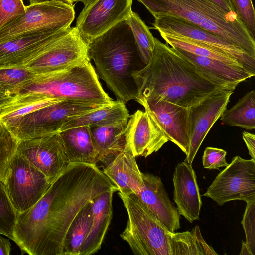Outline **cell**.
Instances as JSON below:
<instances>
[{"instance_id":"cell-1","label":"cell","mask_w":255,"mask_h":255,"mask_svg":"<svg viewBox=\"0 0 255 255\" xmlns=\"http://www.w3.org/2000/svg\"><path fill=\"white\" fill-rule=\"evenodd\" d=\"M113 189H117L96 164L70 163L35 204L17 213L13 241L22 254L63 255L66 234L78 213Z\"/></svg>"},{"instance_id":"cell-9","label":"cell","mask_w":255,"mask_h":255,"mask_svg":"<svg viewBox=\"0 0 255 255\" xmlns=\"http://www.w3.org/2000/svg\"><path fill=\"white\" fill-rule=\"evenodd\" d=\"M203 196L211 198L220 206L230 201L247 203L255 199V160L239 156L233 157Z\"/></svg>"},{"instance_id":"cell-30","label":"cell","mask_w":255,"mask_h":255,"mask_svg":"<svg viewBox=\"0 0 255 255\" xmlns=\"http://www.w3.org/2000/svg\"><path fill=\"white\" fill-rule=\"evenodd\" d=\"M126 21L131 29L141 59L146 65L153 56L155 38L139 15L132 10Z\"/></svg>"},{"instance_id":"cell-13","label":"cell","mask_w":255,"mask_h":255,"mask_svg":"<svg viewBox=\"0 0 255 255\" xmlns=\"http://www.w3.org/2000/svg\"><path fill=\"white\" fill-rule=\"evenodd\" d=\"M133 0H95L84 7L75 28L88 44L129 16Z\"/></svg>"},{"instance_id":"cell-39","label":"cell","mask_w":255,"mask_h":255,"mask_svg":"<svg viewBox=\"0 0 255 255\" xmlns=\"http://www.w3.org/2000/svg\"><path fill=\"white\" fill-rule=\"evenodd\" d=\"M242 138L249 151L251 159L255 160V136L247 131L242 133Z\"/></svg>"},{"instance_id":"cell-5","label":"cell","mask_w":255,"mask_h":255,"mask_svg":"<svg viewBox=\"0 0 255 255\" xmlns=\"http://www.w3.org/2000/svg\"><path fill=\"white\" fill-rule=\"evenodd\" d=\"M90 60L87 59L61 70L38 74L19 86L12 95H33L110 105L113 100L102 88Z\"/></svg>"},{"instance_id":"cell-44","label":"cell","mask_w":255,"mask_h":255,"mask_svg":"<svg viewBox=\"0 0 255 255\" xmlns=\"http://www.w3.org/2000/svg\"><path fill=\"white\" fill-rule=\"evenodd\" d=\"M29 1V4H32L34 3L39 2L41 1H44L46 0H28ZM61 0L63 1H64L65 2H67L68 3H69L70 4H73V3L71 0Z\"/></svg>"},{"instance_id":"cell-26","label":"cell","mask_w":255,"mask_h":255,"mask_svg":"<svg viewBox=\"0 0 255 255\" xmlns=\"http://www.w3.org/2000/svg\"><path fill=\"white\" fill-rule=\"evenodd\" d=\"M129 117V112L125 103L118 100H113L109 105L70 120L63 125L60 132L80 126L91 127L111 124L128 120Z\"/></svg>"},{"instance_id":"cell-20","label":"cell","mask_w":255,"mask_h":255,"mask_svg":"<svg viewBox=\"0 0 255 255\" xmlns=\"http://www.w3.org/2000/svg\"><path fill=\"white\" fill-rule=\"evenodd\" d=\"M65 30L39 32L0 43V67L25 65Z\"/></svg>"},{"instance_id":"cell-4","label":"cell","mask_w":255,"mask_h":255,"mask_svg":"<svg viewBox=\"0 0 255 255\" xmlns=\"http://www.w3.org/2000/svg\"><path fill=\"white\" fill-rule=\"evenodd\" d=\"M154 17L166 15L183 19L241 49L255 58V41L236 13L227 12L210 0H137Z\"/></svg>"},{"instance_id":"cell-17","label":"cell","mask_w":255,"mask_h":255,"mask_svg":"<svg viewBox=\"0 0 255 255\" xmlns=\"http://www.w3.org/2000/svg\"><path fill=\"white\" fill-rule=\"evenodd\" d=\"M234 90H227L215 93L189 108L190 146L185 161L192 165L204 138L214 123L227 109Z\"/></svg>"},{"instance_id":"cell-42","label":"cell","mask_w":255,"mask_h":255,"mask_svg":"<svg viewBox=\"0 0 255 255\" xmlns=\"http://www.w3.org/2000/svg\"><path fill=\"white\" fill-rule=\"evenodd\" d=\"M0 255H9L11 252V244L8 239L0 235Z\"/></svg>"},{"instance_id":"cell-38","label":"cell","mask_w":255,"mask_h":255,"mask_svg":"<svg viewBox=\"0 0 255 255\" xmlns=\"http://www.w3.org/2000/svg\"><path fill=\"white\" fill-rule=\"evenodd\" d=\"M226 151L223 149L211 147H206L202 156L203 167L211 170L227 166L229 164L226 160Z\"/></svg>"},{"instance_id":"cell-12","label":"cell","mask_w":255,"mask_h":255,"mask_svg":"<svg viewBox=\"0 0 255 255\" xmlns=\"http://www.w3.org/2000/svg\"><path fill=\"white\" fill-rule=\"evenodd\" d=\"M152 25L159 33L182 36L225 53L247 69L255 73V58L241 49L196 25L166 15L154 17Z\"/></svg>"},{"instance_id":"cell-29","label":"cell","mask_w":255,"mask_h":255,"mask_svg":"<svg viewBox=\"0 0 255 255\" xmlns=\"http://www.w3.org/2000/svg\"><path fill=\"white\" fill-rule=\"evenodd\" d=\"M159 34L166 43L174 48L181 49L197 56L209 58L227 64L241 65L228 55L194 40L165 33L160 32Z\"/></svg>"},{"instance_id":"cell-22","label":"cell","mask_w":255,"mask_h":255,"mask_svg":"<svg viewBox=\"0 0 255 255\" xmlns=\"http://www.w3.org/2000/svg\"><path fill=\"white\" fill-rule=\"evenodd\" d=\"M117 189L108 190L92 201V223L80 255H90L100 248L112 217V199Z\"/></svg>"},{"instance_id":"cell-32","label":"cell","mask_w":255,"mask_h":255,"mask_svg":"<svg viewBox=\"0 0 255 255\" xmlns=\"http://www.w3.org/2000/svg\"><path fill=\"white\" fill-rule=\"evenodd\" d=\"M20 140L0 122V181L4 182Z\"/></svg>"},{"instance_id":"cell-34","label":"cell","mask_w":255,"mask_h":255,"mask_svg":"<svg viewBox=\"0 0 255 255\" xmlns=\"http://www.w3.org/2000/svg\"><path fill=\"white\" fill-rule=\"evenodd\" d=\"M17 217L4 184L0 181V234L13 240V231Z\"/></svg>"},{"instance_id":"cell-14","label":"cell","mask_w":255,"mask_h":255,"mask_svg":"<svg viewBox=\"0 0 255 255\" xmlns=\"http://www.w3.org/2000/svg\"><path fill=\"white\" fill-rule=\"evenodd\" d=\"M124 151L145 158L158 151L169 140L154 115L138 110L130 115L123 131Z\"/></svg>"},{"instance_id":"cell-33","label":"cell","mask_w":255,"mask_h":255,"mask_svg":"<svg viewBox=\"0 0 255 255\" xmlns=\"http://www.w3.org/2000/svg\"><path fill=\"white\" fill-rule=\"evenodd\" d=\"M38 75L25 66L0 67V85L12 95L19 86Z\"/></svg>"},{"instance_id":"cell-23","label":"cell","mask_w":255,"mask_h":255,"mask_svg":"<svg viewBox=\"0 0 255 255\" xmlns=\"http://www.w3.org/2000/svg\"><path fill=\"white\" fill-rule=\"evenodd\" d=\"M103 172L121 193L136 194L143 185L135 157L125 151L118 154Z\"/></svg>"},{"instance_id":"cell-45","label":"cell","mask_w":255,"mask_h":255,"mask_svg":"<svg viewBox=\"0 0 255 255\" xmlns=\"http://www.w3.org/2000/svg\"><path fill=\"white\" fill-rule=\"evenodd\" d=\"M73 3L75 2H81L84 4V6L88 5L95 0H71Z\"/></svg>"},{"instance_id":"cell-15","label":"cell","mask_w":255,"mask_h":255,"mask_svg":"<svg viewBox=\"0 0 255 255\" xmlns=\"http://www.w3.org/2000/svg\"><path fill=\"white\" fill-rule=\"evenodd\" d=\"M16 153L40 170L52 183L70 164L59 133L21 140Z\"/></svg>"},{"instance_id":"cell-3","label":"cell","mask_w":255,"mask_h":255,"mask_svg":"<svg viewBox=\"0 0 255 255\" xmlns=\"http://www.w3.org/2000/svg\"><path fill=\"white\" fill-rule=\"evenodd\" d=\"M87 54L89 59L94 61L97 75L118 100L126 104L138 98L132 74L145 65L126 20L119 22L88 43Z\"/></svg>"},{"instance_id":"cell-40","label":"cell","mask_w":255,"mask_h":255,"mask_svg":"<svg viewBox=\"0 0 255 255\" xmlns=\"http://www.w3.org/2000/svg\"><path fill=\"white\" fill-rule=\"evenodd\" d=\"M12 97L11 93L0 85V113L11 101Z\"/></svg>"},{"instance_id":"cell-28","label":"cell","mask_w":255,"mask_h":255,"mask_svg":"<svg viewBox=\"0 0 255 255\" xmlns=\"http://www.w3.org/2000/svg\"><path fill=\"white\" fill-rule=\"evenodd\" d=\"M221 120L231 126L247 130L255 128V91L252 90L240 99L230 109H226Z\"/></svg>"},{"instance_id":"cell-31","label":"cell","mask_w":255,"mask_h":255,"mask_svg":"<svg viewBox=\"0 0 255 255\" xmlns=\"http://www.w3.org/2000/svg\"><path fill=\"white\" fill-rule=\"evenodd\" d=\"M202 237L198 225L191 232H171L170 246L171 255H204L200 244Z\"/></svg>"},{"instance_id":"cell-11","label":"cell","mask_w":255,"mask_h":255,"mask_svg":"<svg viewBox=\"0 0 255 255\" xmlns=\"http://www.w3.org/2000/svg\"><path fill=\"white\" fill-rule=\"evenodd\" d=\"M87 44L75 27H70L53 38L44 49L25 65L38 74L61 70L89 59Z\"/></svg>"},{"instance_id":"cell-16","label":"cell","mask_w":255,"mask_h":255,"mask_svg":"<svg viewBox=\"0 0 255 255\" xmlns=\"http://www.w3.org/2000/svg\"><path fill=\"white\" fill-rule=\"evenodd\" d=\"M135 101L154 115L168 140L176 144L187 156L190 135L189 108L158 97H140Z\"/></svg>"},{"instance_id":"cell-19","label":"cell","mask_w":255,"mask_h":255,"mask_svg":"<svg viewBox=\"0 0 255 255\" xmlns=\"http://www.w3.org/2000/svg\"><path fill=\"white\" fill-rule=\"evenodd\" d=\"M173 200L180 215L190 223L199 220L202 205L195 172L184 161L175 167L173 176Z\"/></svg>"},{"instance_id":"cell-6","label":"cell","mask_w":255,"mask_h":255,"mask_svg":"<svg viewBox=\"0 0 255 255\" xmlns=\"http://www.w3.org/2000/svg\"><path fill=\"white\" fill-rule=\"evenodd\" d=\"M118 194L128 219L121 237L137 255H171L168 230L133 193Z\"/></svg>"},{"instance_id":"cell-25","label":"cell","mask_w":255,"mask_h":255,"mask_svg":"<svg viewBox=\"0 0 255 255\" xmlns=\"http://www.w3.org/2000/svg\"><path fill=\"white\" fill-rule=\"evenodd\" d=\"M128 121L89 127L91 138L99 154L101 162L109 163L118 154L124 151L123 131Z\"/></svg>"},{"instance_id":"cell-36","label":"cell","mask_w":255,"mask_h":255,"mask_svg":"<svg viewBox=\"0 0 255 255\" xmlns=\"http://www.w3.org/2000/svg\"><path fill=\"white\" fill-rule=\"evenodd\" d=\"M241 223L245 231L246 245L251 255H255V199L247 203Z\"/></svg>"},{"instance_id":"cell-27","label":"cell","mask_w":255,"mask_h":255,"mask_svg":"<svg viewBox=\"0 0 255 255\" xmlns=\"http://www.w3.org/2000/svg\"><path fill=\"white\" fill-rule=\"evenodd\" d=\"M92 201L80 210L68 228L64 241L63 255H80L92 225Z\"/></svg>"},{"instance_id":"cell-37","label":"cell","mask_w":255,"mask_h":255,"mask_svg":"<svg viewBox=\"0 0 255 255\" xmlns=\"http://www.w3.org/2000/svg\"><path fill=\"white\" fill-rule=\"evenodd\" d=\"M23 0H0V29L26 12Z\"/></svg>"},{"instance_id":"cell-24","label":"cell","mask_w":255,"mask_h":255,"mask_svg":"<svg viewBox=\"0 0 255 255\" xmlns=\"http://www.w3.org/2000/svg\"><path fill=\"white\" fill-rule=\"evenodd\" d=\"M70 163L96 164L100 161L88 126H80L59 133Z\"/></svg>"},{"instance_id":"cell-8","label":"cell","mask_w":255,"mask_h":255,"mask_svg":"<svg viewBox=\"0 0 255 255\" xmlns=\"http://www.w3.org/2000/svg\"><path fill=\"white\" fill-rule=\"evenodd\" d=\"M74 5L57 0L26 6V12L0 29V43L34 33L69 28L75 18Z\"/></svg>"},{"instance_id":"cell-7","label":"cell","mask_w":255,"mask_h":255,"mask_svg":"<svg viewBox=\"0 0 255 255\" xmlns=\"http://www.w3.org/2000/svg\"><path fill=\"white\" fill-rule=\"evenodd\" d=\"M107 105L63 100L4 125L20 141L41 138L58 134L70 120Z\"/></svg>"},{"instance_id":"cell-2","label":"cell","mask_w":255,"mask_h":255,"mask_svg":"<svg viewBox=\"0 0 255 255\" xmlns=\"http://www.w3.org/2000/svg\"><path fill=\"white\" fill-rule=\"evenodd\" d=\"M154 40L151 59L132 74L138 98L158 97L189 108L215 93L235 90L236 86L215 83L176 49Z\"/></svg>"},{"instance_id":"cell-10","label":"cell","mask_w":255,"mask_h":255,"mask_svg":"<svg viewBox=\"0 0 255 255\" xmlns=\"http://www.w3.org/2000/svg\"><path fill=\"white\" fill-rule=\"evenodd\" d=\"M51 183L40 170L16 153L4 182L17 213L23 212L35 204Z\"/></svg>"},{"instance_id":"cell-35","label":"cell","mask_w":255,"mask_h":255,"mask_svg":"<svg viewBox=\"0 0 255 255\" xmlns=\"http://www.w3.org/2000/svg\"><path fill=\"white\" fill-rule=\"evenodd\" d=\"M235 12L252 38L255 36V12L252 0H230Z\"/></svg>"},{"instance_id":"cell-18","label":"cell","mask_w":255,"mask_h":255,"mask_svg":"<svg viewBox=\"0 0 255 255\" xmlns=\"http://www.w3.org/2000/svg\"><path fill=\"white\" fill-rule=\"evenodd\" d=\"M142 176L143 185L136 196L168 230L175 232L180 228V215L160 177L142 172Z\"/></svg>"},{"instance_id":"cell-21","label":"cell","mask_w":255,"mask_h":255,"mask_svg":"<svg viewBox=\"0 0 255 255\" xmlns=\"http://www.w3.org/2000/svg\"><path fill=\"white\" fill-rule=\"evenodd\" d=\"M176 49L204 75L217 84L237 87L239 84L255 75L242 65L227 64L209 58L197 56Z\"/></svg>"},{"instance_id":"cell-43","label":"cell","mask_w":255,"mask_h":255,"mask_svg":"<svg viewBox=\"0 0 255 255\" xmlns=\"http://www.w3.org/2000/svg\"><path fill=\"white\" fill-rule=\"evenodd\" d=\"M239 255H251L247 245H246L245 242L243 241H242L241 250Z\"/></svg>"},{"instance_id":"cell-41","label":"cell","mask_w":255,"mask_h":255,"mask_svg":"<svg viewBox=\"0 0 255 255\" xmlns=\"http://www.w3.org/2000/svg\"><path fill=\"white\" fill-rule=\"evenodd\" d=\"M218 6L227 12L236 13L230 0H210Z\"/></svg>"}]
</instances>
